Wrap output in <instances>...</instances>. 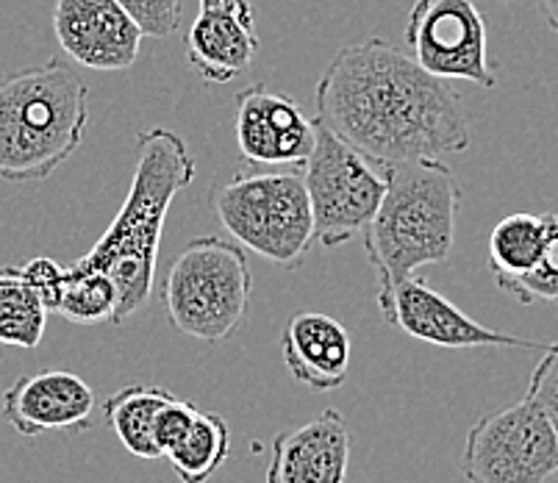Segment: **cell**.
Wrapping results in <instances>:
<instances>
[{
	"mask_svg": "<svg viewBox=\"0 0 558 483\" xmlns=\"http://www.w3.org/2000/svg\"><path fill=\"white\" fill-rule=\"evenodd\" d=\"M527 398L534 400L545 416L550 420L553 431L558 436V345L550 342L545 350V359L536 364L534 375H531V386H527Z\"/></svg>",
	"mask_w": 558,
	"mask_h": 483,
	"instance_id": "24",
	"label": "cell"
},
{
	"mask_svg": "<svg viewBox=\"0 0 558 483\" xmlns=\"http://www.w3.org/2000/svg\"><path fill=\"white\" fill-rule=\"evenodd\" d=\"M317 123L314 147L303 161L314 239L323 247H339L364 233L387 192V167L359 154L342 136Z\"/></svg>",
	"mask_w": 558,
	"mask_h": 483,
	"instance_id": "7",
	"label": "cell"
},
{
	"mask_svg": "<svg viewBox=\"0 0 558 483\" xmlns=\"http://www.w3.org/2000/svg\"><path fill=\"white\" fill-rule=\"evenodd\" d=\"M89 89L59 56L0 79V178L34 184L53 176L84 142Z\"/></svg>",
	"mask_w": 558,
	"mask_h": 483,
	"instance_id": "3",
	"label": "cell"
},
{
	"mask_svg": "<svg viewBox=\"0 0 558 483\" xmlns=\"http://www.w3.org/2000/svg\"><path fill=\"white\" fill-rule=\"evenodd\" d=\"M48 306L20 267H0V345L34 350L48 328Z\"/></svg>",
	"mask_w": 558,
	"mask_h": 483,
	"instance_id": "18",
	"label": "cell"
},
{
	"mask_svg": "<svg viewBox=\"0 0 558 483\" xmlns=\"http://www.w3.org/2000/svg\"><path fill=\"white\" fill-rule=\"evenodd\" d=\"M172 398V391L154 384H131L114 391L104 406V416L109 428L120 439V445L136 459H161L156 447V416L159 409Z\"/></svg>",
	"mask_w": 558,
	"mask_h": 483,
	"instance_id": "17",
	"label": "cell"
},
{
	"mask_svg": "<svg viewBox=\"0 0 558 483\" xmlns=\"http://www.w3.org/2000/svg\"><path fill=\"white\" fill-rule=\"evenodd\" d=\"M211 212L236 245L283 269H298L314 242L303 172H240L211 190Z\"/></svg>",
	"mask_w": 558,
	"mask_h": 483,
	"instance_id": "6",
	"label": "cell"
},
{
	"mask_svg": "<svg viewBox=\"0 0 558 483\" xmlns=\"http://www.w3.org/2000/svg\"><path fill=\"white\" fill-rule=\"evenodd\" d=\"M3 355H7V348H3V345H0V361H3Z\"/></svg>",
	"mask_w": 558,
	"mask_h": 483,
	"instance_id": "28",
	"label": "cell"
},
{
	"mask_svg": "<svg viewBox=\"0 0 558 483\" xmlns=\"http://www.w3.org/2000/svg\"><path fill=\"white\" fill-rule=\"evenodd\" d=\"M461 186L442 159L387 167V192L364 228L367 262L378 292L414 276L425 264L448 262L456 245Z\"/></svg>",
	"mask_w": 558,
	"mask_h": 483,
	"instance_id": "4",
	"label": "cell"
},
{
	"mask_svg": "<svg viewBox=\"0 0 558 483\" xmlns=\"http://www.w3.org/2000/svg\"><path fill=\"white\" fill-rule=\"evenodd\" d=\"M405 45L430 75L470 81L484 89L497 84L486 20L475 0H414L405 20Z\"/></svg>",
	"mask_w": 558,
	"mask_h": 483,
	"instance_id": "9",
	"label": "cell"
},
{
	"mask_svg": "<svg viewBox=\"0 0 558 483\" xmlns=\"http://www.w3.org/2000/svg\"><path fill=\"white\" fill-rule=\"evenodd\" d=\"M195 156L175 131L136 134V170L123 206L81 267L98 269L117 289L114 325L125 323L150 300L167 212L181 190L195 181Z\"/></svg>",
	"mask_w": 558,
	"mask_h": 483,
	"instance_id": "2",
	"label": "cell"
},
{
	"mask_svg": "<svg viewBox=\"0 0 558 483\" xmlns=\"http://www.w3.org/2000/svg\"><path fill=\"white\" fill-rule=\"evenodd\" d=\"M283 364L298 384L312 391H337L350 373L353 342L339 319L323 312H301L281 334Z\"/></svg>",
	"mask_w": 558,
	"mask_h": 483,
	"instance_id": "16",
	"label": "cell"
},
{
	"mask_svg": "<svg viewBox=\"0 0 558 483\" xmlns=\"http://www.w3.org/2000/svg\"><path fill=\"white\" fill-rule=\"evenodd\" d=\"M233 134L242 159L251 165L303 167L314 147L317 123L303 114L295 98L253 84L236 95Z\"/></svg>",
	"mask_w": 558,
	"mask_h": 483,
	"instance_id": "12",
	"label": "cell"
},
{
	"mask_svg": "<svg viewBox=\"0 0 558 483\" xmlns=\"http://www.w3.org/2000/svg\"><path fill=\"white\" fill-rule=\"evenodd\" d=\"M53 32L73 62L98 73L129 70L145 39L117 0H56Z\"/></svg>",
	"mask_w": 558,
	"mask_h": 483,
	"instance_id": "11",
	"label": "cell"
},
{
	"mask_svg": "<svg viewBox=\"0 0 558 483\" xmlns=\"http://www.w3.org/2000/svg\"><path fill=\"white\" fill-rule=\"evenodd\" d=\"M197 406L190 403V400H181L172 395L165 406L159 409V416H156V447H159L161 456L172 450V447L179 445L181 439L186 436V431L192 428V422H195Z\"/></svg>",
	"mask_w": 558,
	"mask_h": 483,
	"instance_id": "25",
	"label": "cell"
},
{
	"mask_svg": "<svg viewBox=\"0 0 558 483\" xmlns=\"http://www.w3.org/2000/svg\"><path fill=\"white\" fill-rule=\"evenodd\" d=\"M93 386L68 370H45L14 381L0 400L3 420L23 436L86 431L95 411Z\"/></svg>",
	"mask_w": 558,
	"mask_h": 483,
	"instance_id": "13",
	"label": "cell"
},
{
	"mask_svg": "<svg viewBox=\"0 0 558 483\" xmlns=\"http://www.w3.org/2000/svg\"><path fill=\"white\" fill-rule=\"evenodd\" d=\"M539 7H542V14H545L547 25L558 34V0H539Z\"/></svg>",
	"mask_w": 558,
	"mask_h": 483,
	"instance_id": "27",
	"label": "cell"
},
{
	"mask_svg": "<svg viewBox=\"0 0 558 483\" xmlns=\"http://www.w3.org/2000/svg\"><path fill=\"white\" fill-rule=\"evenodd\" d=\"M231 456V431L220 414L197 409L192 428L165 459L181 483H206Z\"/></svg>",
	"mask_w": 558,
	"mask_h": 483,
	"instance_id": "19",
	"label": "cell"
},
{
	"mask_svg": "<svg viewBox=\"0 0 558 483\" xmlns=\"http://www.w3.org/2000/svg\"><path fill=\"white\" fill-rule=\"evenodd\" d=\"M258 48L251 7L201 9L184 37L186 62L206 84H228L245 73Z\"/></svg>",
	"mask_w": 558,
	"mask_h": 483,
	"instance_id": "15",
	"label": "cell"
},
{
	"mask_svg": "<svg viewBox=\"0 0 558 483\" xmlns=\"http://www.w3.org/2000/svg\"><path fill=\"white\" fill-rule=\"evenodd\" d=\"M350 431L339 411H319L301 428L278 434L264 483H344Z\"/></svg>",
	"mask_w": 558,
	"mask_h": 483,
	"instance_id": "14",
	"label": "cell"
},
{
	"mask_svg": "<svg viewBox=\"0 0 558 483\" xmlns=\"http://www.w3.org/2000/svg\"><path fill=\"white\" fill-rule=\"evenodd\" d=\"M56 312L68 323L75 325H100L114 323L117 314V289L109 276L98 269L81 267L73 262L64 273V287L59 294Z\"/></svg>",
	"mask_w": 558,
	"mask_h": 483,
	"instance_id": "21",
	"label": "cell"
},
{
	"mask_svg": "<svg viewBox=\"0 0 558 483\" xmlns=\"http://www.w3.org/2000/svg\"><path fill=\"white\" fill-rule=\"evenodd\" d=\"M145 37L167 39L179 32L181 0H117Z\"/></svg>",
	"mask_w": 558,
	"mask_h": 483,
	"instance_id": "23",
	"label": "cell"
},
{
	"mask_svg": "<svg viewBox=\"0 0 558 483\" xmlns=\"http://www.w3.org/2000/svg\"><path fill=\"white\" fill-rule=\"evenodd\" d=\"M497 287L525 306L536 303V300L558 303V215H553V212L545 215V247H542L534 267L522 276L497 281Z\"/></svg>",
	"mask_w": 558,
	"mask_h": 483,
	"instance_id": "22",
	"label": "cell"
},
{
	"mask_svg": "<svg viewBox=\"0 0 558 483\" xmlns=\"http://www.w3.org/2000/svg\"><path fill=\"white\" fill-rule=\"evenodd\" d=\"M545 247V215H517L504 217L489 233V267L495 281H506L527 273Z\"/></svg>",
	"mask_w": 558,
	"mask_h": 483,
	"instance_id": "20",
	"label": "cell"
},
{
	"mask_svg": "<svg viewBox=\"0 0 558 483\" xmlns=\"http://www.w3.org/2000/svg\"><path fill=\"white\" fill-rule=\"evenodd\" d=\"M319 123L378 165L442 159L470 147L450 84L384 39L348 45L317 81Z\"/></svg>",
	"mask_w": 558,
	"mask_h": 483,
	"instance_id": "1",
	"label": "cell"
},
{
	"mask_svg": "<svg viewBox=\"0 0 558 483\" xmlns=\"http://www.w3.org/2000/svg\"><path fill=\"white\" fill-rule=\"evenodd\" d=\"M470 483H545L558 472V436L545 411L527 398L484 416L461 452Z\"/></svg>",
	"mask_w": 558,
	"mask_h": 483,
	"instance_id": "8",
	"label": "cell"
},
{
	"mask_svg": "<svg viewBox=\"0 0 558 483\" xmlns=\"http://www.w3.org/2000/svg\"><path fill=\"white\" fill-rule=\"evenodd\" d=\"M20 273H23L25 281L37 289L39 298H43V303L48 306V312H56V306H59V294H62V287H64V273H68V267H62V264L50 256H37V258H32V262H25L23 267H20Z\"/></svg>",
	"mask_w": 558,
	"mask_h": 483,
	"instance_id": "26",
	"label": "cell"
},
{
	"mask_svg": "<svg viewBox=\"0 0 558 483\" xmlns=\"http://www.w3.org/2000/svg\"><path fill=\"white\" fill-rule=\"evenodd\" d=\"M378 306L384 319L417 342L436 345V348L464 350V348H527L547 350L550 342L520 339L504 330L486 328L478 319L453 306L442 292H436L420 278L409 276L400 283L378 292Z\"/></svg>",
	"mask_w": 558,
	"mask_h": 483,
	"instance_id": "10",
	"label": "cell"
},
{
	"mask_svg": "<svg viewBox=\"0 0 558 483\" xmlns=\"http://www.w3.org/2000/svg\"><path fill=\"white\" fill-rule=\"evenodd\" d=\"M253 294V273L242 245L220 237L192 239L165 276L170 325L197 342H226L242 325Z\"/></svg>",
	"mask_w": 558,
	"mask_h": 483,
	"instance_id": "5",
	"label": "cell"
}]
</instances>
